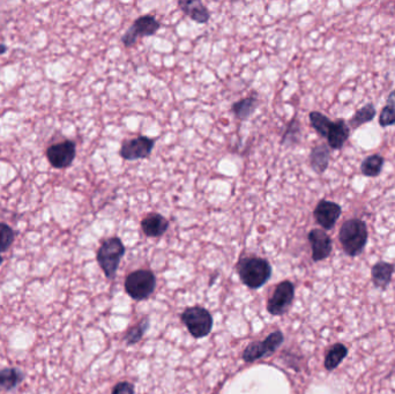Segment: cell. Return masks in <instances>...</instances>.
<instances>
[{
  "label": "cell",
  "mask_w": 395,
  "mask_h": 394,
  "mask_svg": "<svg viewBox=\"0 0 395 394\" xmlns=\"http://www.w3.org/2000/svg\"><path fill=\"white\" fill-rule=\"evenodd\" d=\"M236 268L240 281L251 289H259L272 277L269 261L256 256L240 258Z\"/></svg>",
  "instance_id": "1"
},
{
  "label": "cell",
  "mask_w": 395,
  "mask_h": 394,
  "mask_svg": "<svg viewBox=\"0 0 395 394\" xmlns=\"http://www.w3.org/2000/svg\"><path fill=\"white\" fill-rule=\"evenodd\" d=\"M367 223L360 219H351L342 225L338 239L349 257H358L367 243Z\"/></svg>",
  "instance_id": "2"
},
{
  "label": "cell",
  "mask_w": 395,
  "mask_h": 394,
  "mask_svg": "<svg viewBox=\"0 0 395 394\" xmlns=\"http://www.w3.org/2000/svg\"><path fill=\"white\" fill-rule=\"evenodd\" d=\"M125 252L126 249L119 237L105 239L98 249L96 259L105 277L109 280L116 277L120 261L123 259Z\"/></svg>",
  "instance_id": "3"
},
{
  "label": "cell",
  "mask_w": 395,
  "mask_h": 394,
  "mask_svg": "<svg viewBox=\"0 0 395 394\" xmlns=\"http://www.w3.org/2000/svg\"><path fill=\"white\" fill-rule=\"evenodd\" d=\"M156 288L155 274L149 270H134L125 280V290L134 301H143L152 296Z\"/></svg>",
  "instance_id": "4"
},
{
  "label": "cell",
  "mask_w": 395,
  "mask_h": 394,
  "mask_svg": "<svg viewBox=\"0 0 395 394\" xmlns=\"http://www.w3.org/2000/svg\"><path fill=\"white\" fill-rule=\"evenodd\" d=\"M182 321L196 339L207 337L213 328V317L203 306H191L182 314Z\"/></svg>",
  "instance_id": "5"
},
{
  "label": "cell",
  "mask_w": 395,
  "mask_h": 394,
  "mask_svg": "<svg viewBox=\"0 0 395 394\" xmlns=\"http://www.w3.org/2000/svg\"><path fill=\"white\" fill-rule=\"evenodd\" d=\"M283 340L285 337L281 330H276L269 334L264 341H253L249 343L242 354V359H244V362L253 363L258 359L269 357L281 347Z\"/></svg>",
  "instance_id": "6"
},
{
  "label": "cell",
  "mask_w": 395,
  "mask_h": 394,
  "mask_svg": "<svg viewBox=\"0 0 395 394\" xmlns=\"http://www.w3.org/2000/svg\"><path fill=\"white\" fill-rule=\"evenodd\" d=\"M160 28H161V23L156 20L155 16H149V14L139 16L124 34L122 42L125 47L131 48L136 44L140 36L146 37V36L155 35Z\"/></svg>",
  "instance_id": "7"
},
{
  "label": "cell",
  "mask_w": 395,
  "mask_h": 394,
  "mask_svg": "<svg viewBox=\"0 0 395 394\" xmlns=\"http://www.w3.org/2000/svg\"><path fill=\"white\" fill-rule=\"evenodd\" d=\"M295 297L294 283L291 281H282L276 286L273 295L267 302V311L272 316L285 315L293 304Z\"/></svg>",
  "instance_id": "8"
},
{
  "label": "cell",
  "mask_w": 395,
  "mask_h": 394,
  "mask_svg": "<svg viewBox=\"0 0 395 394\" xmlns=\"http://www.w3.org/2000/svg\"><path fill=\"white\" fill-rule=\"evenodd\" d=\"M155 139L145 137V136L125 140L119 150L120 157L125 161L147 159L152 154L153 148L155 146Z\"/></svg>",
  "instance_id": "9"
},
{
  "label": "cell",
  "mask_w": 395,
  "mask_h": 394,
  "mask_svg": "<svg viewBox=\"0 0 395 394\" xmlns=\"http://www.w3.org/2000/svg\"><path fill=\"white\" fill-rule=\"evenodd\" d=\"M76 143L71 140L51 145L47 150V157L54 169L69 168L76 159Z\"/></svg>",
  "instance_id": "10"
},
{
  "label": "cell",
  "mask_w": 395,
  "mask_h": 394,
  "mask_svg": "<svg viewBox=\"0 0 395 394\" xmlns=\"http://www.w3.org/2000/svg\"><path fill=\"white\" fill-rule=\"evenodd\" d=\"M342 208L338 203L332 201H322L313 210V216L317 223L325 230H331L336 226V221L341 216Z\"/></svg>",
  "instance_id": "11"
},
{
  "label": "cell",
  "mask_w": 395,
  "mask_h": 394,
  "mask_svg": "<svg viewBox=\"0 0 395 394\" xmlns=\"http://www.w3.org/2000/svg\"><path fill=\"white\" fill-rule=\"evenodd\" d=\"M307 239L310 241L311 249H312L313 261L318 263L324 261L332 253V239L323 229H312L307 235Z\"/></svg>",
  "instance_id": "12"
},
{
  "label": "cell",
  "mask_w": 395,
  "mask_h": 394,
  "mask_svg": "<svg viewBox=\"0 0 395 394\" xmlns=\"http://www.w3.org/2000/svg\"><path fill=\"white\" fill-rule=\"evenodd\" d=\"M140 226H141L143 234L147 237L158 239V237L165 235L167 230H168L169 226H170V223L161 214L151 213L141 220Z\"/></svg>",
  "instance_id": "13"
},
{
  "label": "cell",
  "mask_w": 395,
  "mask_h": 394,
  "mask_svg": "<svg viewBox=\"0 0 395 394\" xmlns=\"http://www.w3.org/2000/svg\"><path fill=\"white\" fill-rule=\"evenodd\" d=\"M178 7L185 16L200 25L208 23L211 18L208 8L199 0H179Z\"/></svg>",
  "instance_id": "14"
},
{
  "label": "cell",
  "mask_w": 395,
  "mask_h": 394,
  "mask_svg": "<svg viewBox=\"0 0 395 394\" xmlns=\"http://www.w3.org/2000/svg\"><path fill=\"white\" fill-rule=\"evenodd\" d=\"M349 133H350V129L343 119L333 121L332 127L327 134L329 148L334 150H341L349 138Z\"/></svg>",
  "instance_id": "15"
},
{
  "label": "cell",
  "mask_w": 395,
  "mask_h": 394,
  "mask_svg": "<svg viewBox=\"0 0 395 394\" xmlns=\"http://www.w3.org/2000/svg\"><path fill=\"white\" fill-rule=\"evenodd\" d=\"M395 266L391 263L386 261H378L377 264L373 265L371 270V277L372 282L377 288L385 290L391 283L393 273H394Z\"/></svg>",
  "instance_id": "16"
},
{
  "label": "cell",
  "mask_w": 395,
  "mask_h": 394,
  "mask_svg": "<svg viewBox=\"0 0 395 394\" xmlns=\"http://www.w3.org/2000/svg\"><path fill=\"white\" fill-rule=\"evenodd\" d=\"M259 107V100L256 95L247 96L231 105V112L240 121H247Z\"/></svg>",
  "instance_id": "17"
},
{
  "label": "cell",
  "mask_w": 395,
  "mask_h": 394,
  "mask_svg": "<svg viewBox=\"0 0 395 394\" xmlns=\"http://www.w3.org/2000/svg\"><path fill=\"white\" fill-rule=\"evenodd\" d=\"M25 375L19 368H4L0 370V388L4 391H12L18 388L23 381Z\"/></svg>",
  "instance_id": "18"
},
{
  "label": "cell",
  "mask_w": 395,
  "mask_h": 394,
  "mask_svg": "<svg viewBox=\"0 0 395 394\" xmlns=\"http://www.w3.org/2000/svg\"><path fill=\"white\" fill-rule=\"evenodd\" d=\"M329 155H331V152H329V146L325 143L318 145L311 150V167L317 174L325 172L326 169L329 167Z\"/></svg>",
  "instance_id": "19"
},
{
  "label": "cell",
  "mask_w": 395,
  "mask_h": 394,
  "mask_svg": "<svg viewBox=\"0 0 395 394\" xmlns=\"http://www.w3.org/2000/svg\"><path fill=\"white\" fill-rule=\"evenodd\" d=\"M348 350L347 347L342 343H336L331 347V350L327 352L325 356V361H324V366L326 370L333 371L334 369L338 368V364L346 359L347 356Z\"/></svg>",
  "instance_id": "20"
},
{
  "label": "cell",
  "mask_w": 395,
  "mask_h": 394,
  "mask_svg": "<svg viewBox=\"0 0 395 394\" xmlns=\"http://www.w3.org/2000/svg\"><path fill=\"white\" fill-rule=\"evenodd\" d=\"M149 325H151L149 318L145 317L138 324L129 328L126 333L124 334V340L126 342L127 346H132V345L139 342L143 339L146 332L148 330Z\"/></svg>",
  "instance_id": "21"
},
{
  "label": "cell",
  "mask_w": 395,
  "mask_h": 394,
  "mask_svg": "<svg viewBox=\"0 0 395 394\" xmlns=\"http://www.w3.org/2000/svg\"><path fill=\"white\" fill-rule=\"evenodd\" d=\"M384 165V157L380 155L367 156L362 162V174L367 177H377L379 175Z\"/></svg>",
  "instance_id": "22"
},
{
  "label": "cell",
  "mask_w": 395,
  "mask_h": 394,
  "mask_svg": "<svg viewBox=\"0 0 395 394\" xmlns=\"http://www.w3.org/2000/svg\"><path fill=\"white\" fill-rule=\"evenodd\" d=\"M309 117H310L311 126L316 130L317 133L319 134L320 137L327 138L333 121L329 117H326L325 114L318 112H310Z\"/></svg>",
  "instance_id": "23"
},
{
  "label": "cell",
  "mask_w": 395,
  "mask_h": 394,
  "mask_svg": "<svg viewBox=\"0 0 395 394\" xmlns=\"http://www.w3.org/2000/svg\"><path fill=\"white\" fill-rule=\"evenodd\" d=\"M379 124L383 127L395 124V90L387 96L386 105L380 112Z\"/></svg>",
  "instance_id": "24"
},
{
  "label": "cell",
  "mask_w": 395,
  "mask_h": 394,
  "mask_svg": "<svg viewBox=\"0 0 395 394\" xmlns=\"http://www.w3.org/2000/svg\"><path fill=\"white\" fill-rule=\"evenodd\" d=\"M375 116H376V108L373 107V105L369 103V105H364L363 108L358 110L356 114H354V117L351 118L350 126L355 130V129L360 127V125L372 121Z\"/></svg>",
  "instance_id": "25"
},
{
  "label": "cell",
  "mask_w": 395,
  "mask_h": 394,
  "mask_svg": "<svg viewBox=\"0 0 395 394\" xmlns=\"http://www.w3.org/2000/svg\"><path fill=\"white\" fill-rule=\"evenodd\" d=\"M16 239V232L6 223H0V253L6 252Z\"/></svg>",
  "instance_id": "26"
},
{
  "label": "cell",
  "mask_w": 395,
  "mask_h": 394,
  "mask_svg": "<svg viewBox=\"0 0 395 394\" xmlns=\"http://www.w3.org/2000/svg\"><path fill=\"white\" fill-rule=\"evenodd\" d=\"M300 133V125L296 119L290 121L288 125L287 130H285L283 137H282L281 143L283 146L285 145H295L298 141V136Z\"/></svg>",
  "instance_id": "27"
},
{
  "label": "cell",
  "mask_w": 395,
  "mask_h": 394,
  "mask_svg": "<svg viewBox=\"0 0 395 394\" xmlns=\"http://www.w3.org/2000/svg\"><path fill=\"white\" fill-rule=\"evenodd\" d=\"M136 386L130 381H119L114 385L111 394H134Z\"/></svg>",
  "instance_id": "28"
},
{
  "label": "cell",
  "mask_w": 395,
  "mask_h": 394,
  "mask_svg": "<svg viewBox=\"0 0 395 394\" xmlns=\"http://www.w3.org/2000/svg\"><path fill=\"white\" fill-rule=\"evenodd\" d=\"M7 50L6 47H5V45H0V54H4V52H5V51Z\"/></svg>",
  "instance_id": "29"
},
{
  "label": "cell",
  "mask_w": 395,
  "mask_h": 394,
  "mask_svg": "<svg viewBox=\"0 0 395 394\" xmlns=\"http://www.w3.org/2000/svg\"><path fill=\"white\" fill-rule=\"evenodd\" d=\"M4 258L0 256V265L3 264Z\"/></svg>",
  "instance_id": "30"
}]
</instances>
